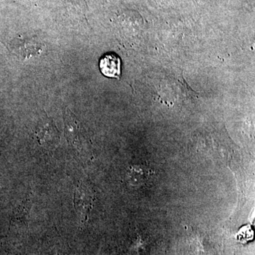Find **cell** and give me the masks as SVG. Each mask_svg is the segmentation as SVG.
Here are the masks:
<instances>
[{
  "mask_svg": "<svg viewBox=\"0 0 255 255\" xmlns=\"http://www.w3.org/2000/svg\"><path fill=\"white\" fill-rule=\"evenodd\" d=\"M95 196L91 188L85 183H80L74 194V206L82 221H86L93 206Z\"/></svg>",
  "mask_w": 255,
  "mask_h": 255,
  "instance_id": "obj_1",
  "label": "cell"
},
{
  "mask_svg": "<svg viewBox=\"0 0 255 255\" xmlns=\"http://www.w3.org/2000/svg\"><path fill=\"white\" fill-rule=\"evenodd\" d=\"M13 53L23 60L28 59L41 53L43 45L36 38H15L9 44Z\"/></svg>",
  "mask_w": 255,
  "mask_h": 255,
  "instance_id": "obj_2",
  "label": "cell"
},
{
  "mask_svg": "<svg viewBox=\"0 0 255 255\" xmlns=\"http://www.w3.org/2000/svg\"><path fill=\"white\" fill-rule=\"evenodd\" d=\"M37 140L45 148L53 150L60 140L59 132L51 122H41L35 131Z\"/></svg>",
  "mask_w": 255,
  "mask_h": 255,
  "instance_id": "obj_3",
  "label": "cell"
},
{
  "mask_svg": "<svg viewBox=\"0 0 255 255\" xmlns=\"http://www.w3.org/2000/svg\"><path fill=\"white\" fill-rule=\"evenodd\" d=\"M65 133L69 141L78 149L82 145V132L81 127L78 124L75 116L66 110L65 114Z\"/></svg>",
  "mask_w": 255,
  "mask_h": 255,
  "instance_id": "obj_4",
  "label": "cell"
},
{
  "mask_svg": "<svg viewBox=\"0 0 255 255\" xmlns=\"http://www.w3.org/2000/svg\"><path fill=\"white\" fill-rule=\"evenodd\" d=\"M122 62L118 55L114 53H107L102 57L100 60L101 73L105 77L110 78L120 79Z\"/></svg>",
  "mask_w": 255,
  "mask_h": 255,
  "instance_id": "obj_5",
  "label": "cell"
},
{
  "mask_svg": "<svg viewBox=\"0 0 255 255\" xmlns=\"http://www.w3.org/2000/svg\"><path fill=\"white\" fill-rule=\"evenodd\" d=\"M31 206V201L30 199H27L23 201L14 209L11 217V222L26 226L29 220Z\"/></svg>",
  "mask_w": 255,
  "mask_h": 255,
  "instance_id": "obj_6",
  "label": "cell"
}]
</instances>
